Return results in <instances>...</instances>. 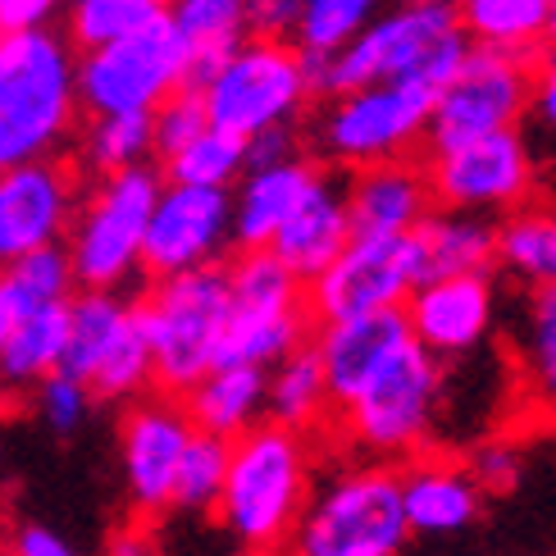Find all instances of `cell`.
<instances>
[{
  "mask_svg": "<svg viewBox=\"0 0 556 556\" xmlns=\"http://www.w3.org/2000/svg\"><path fill=\"white\" fill-rule=\"evenodd\" d=\"M466 51L470 33L456 5L410 0L365 23L342 51H301V74H306L311 101H329L338 91L369 83H425L438 91L460 68Z\"/></svg>",
  "mask_w": 556,
  "mask_h": 556,
  "instance_id": "6da1fadb",
  "label": "cell"
},
{
  "mask_svg": "<svg viewBox=\"0 0 556 556\" xmlns=\"http://www.w3.org/2000/svg\"><path fill=\"white\" fill-rule=\"evenodd\" d=\"M78 46L60 28L0 33V169L55 155L78 124Z\"/></svg>",
  "mask_w": 556,
  "mask_h": 556,
  "instance_id": "7a4b0ae2",
  "label": "cell"
},
{
  "mask_svg": "<svg viewBox=\"0 0 556 556\" xmlns=\"http://www.w3.org/2000/svg\"><path fill=\"white\" fill-rule=\"evenodd\" d=\"M311 502V443L306 433L261 420L233 438L224 493L215 502L219 525L242 547L256 552H288L301 511Z\"/></svg>",
  "mask_w": 556,
  "mask_h": 556,
  "instance_id": "3957f363",
  "label": "cell"
},
{
  "mask_svg": "<svg viewBox=\"0 0 556 556\" xmlns=\"http://www.w3.org/2000/svg\"><path fill=\"white\" fill-rule=\"evenodd\" d=\"M443 392H447L443 361L425 342H415V333H406L375 365V375L338 406L333 425L346 443H356L375 460H410L429 443Z\"/></svg>",
  "mask_w": 556,
  "mask_h": 556,
  "instance_id": "277c9868",
  "label": "cell"
},
{
  "mask_svg": "<svg viewBox=\"0 0 556 556\" xmlns=\"http://www.w3.org/2000/svg\"><path fill=\"white\" fill-rule=\"evenodd\" d=\"M137 315H142L155 356V388L182 397L197 379H205L219 365V346L228 319H233L228 261L151 278L147 296L137 301Z\"/></svg>",
  "mask_w": 556,
  "mask_h": 556,
  "instance_id": "5b68a950",
  "label": "cell"
},
{
  "mask_svg": "<svg viewBox=\"0 0 556 556\" xmlns=\"http://www.w3.org/2000/svg\"><path fill=\"white\" fill-rule=\"evenodd\" d=\"M410 543V520L402 502V470L388 460L333 475L311 489L288 556H397Z\"/></svg>",
  "mask_w": 556,
  "mask_h": 556,
  "instance_id": "8992f818",
  "label": "cell"
},
{
  "mask_svg": "<svg viewBox=\"0 0 556 556\" xmlns=\"http://www.w3.org/2000/svg\"><path fill=\"white\" fill-rule=\"evenodd\" d=\"M160 188H165V169H155L151 160L119 174H101L68 224V261H74L78 288L119 292L142 274V242Z\"/></svg>",
  "mask_w": 556,
  "mask_h": 556,
  "instance_id": "52a82bcc",
  "label": "cell"
},
{
  "mask_svg": "<svg viewBox=\"0 0 556 556\" xmlns=\"http://www.w3.org/2000/svg\"><path fill=\"white\" fill-rule=\"evenodd\" d=\"M438 91L425 83H369L329 97L315 119V147L346 169L406 155L425 142Z\"/></svg>",
  "mask_w": 556,
  "mask_h": 556,
  "instance_id": "ba28073f",
  "label": "cell"
},
{
  "mask_svg": "<svg viewBox=\"0 0 556 556\" xmlns=\"http://www.w3.org/2000/svg\"><path fill=\"white\" fill-rule=\"evenodd\" d=\"M534 60L520 51H502V46L470 41L466 60L456 74L438 87L425 147L443 151L470 137L516 128L529 114V83H534Z\"/></svg>",
  "mask_w": 556,
  "mask_h": 556,
  "instance_id": "9c48e42d",
  "label": "cell"
},
{
  "mask_svg": "<svg viewBox=\"0 0 556 556\" xmlns=\"http://www.w3.org/2000/svg\"><path fill=\"white\" fill-rule=\"evenodd\" d=\"M182 74H188V41L169 14H160L119 41L78 51V101L87 114L155 110L182 87Z\"/></svg>",
  "mask_w": 556,
  "mask_h": 556,
  "instance_id": "30bf717a",
  "label": "cell"
},
{
  "mask_svg": "<svg viewBox=\"0 0 556 556\" xmlns=\"http://www.w3.org/2000/svg\"><path fill=\"white\" fill-rule=\"evenodd\" d=\"M201 97L211 110V124L238 137L292 124L301 105L311 101L306 74H301V51L292 41L247 37Z\"/></svg>",
  "mask_w": 556,
  "mask_h": 556,
  "instance_id": "8fae6325",
  "label": "cell"
},
{
  "mask_svg": "<svg viewBox=\"0 0 556 556\" xmlns=\"http://www.w3.org/2000/svg\"><path fill=\"white\" fill-rule=\"evenodd\" d=\"M433 201L452 211L479 215H511L539 188V160L520 128H497L456 142L443 151H429L425 160Z\"/></svg>",
  "mask_w": 556,
  "mask_h": 556,
  "instance_id": "7c38bea8",
  "label": "cell"
},
{
  "mask_svg": "<svg viewBox=\"0 0 556 556\" xmlns=\"http://www.w3.org/2000/svg\"><path fill=\"white\" fill-rule=\"evenodd\" d=\"M415 283H425L415 233H356L342 256L306 283V306L315 324L392 311L406 306Z\"/></svg>",
  "mask_w": 556,
  "mask_h": 556,
  "instance_id": "4fadbf2b",
  "label": "cell"
},
{
  "mask_svg": "<svg viewBox=\"0 0 556 556\" xmlns=\"http://www.w3.org/2000/svg\"><path fill=\"white\" fill-rule=\"evenodd\" d=\"M228 247H233V188H197V182L165 178L147 224L142 274L169 278L215 265Z\"/></svg>",
  "mask_w": 556,
  "mask_h": 556,
  "instance_id": "5bb4252c",
  "label": "cell"
},
{
  "mask_svg": "<svg viewBox=\"0 0 556 556\" xmlns=\"http://www.w3.org/2000/svg\"><path fill=\"white\" fill-rule=\"evenodd\" d=\"M192 415L174 392H147V397L128 402L119 452H124V483L128 497L142 516H160L174 506V479L182 466V452L192 443Z\"/></svg>",
  "mask_w": 556,
  "mask_h": 556,
  "instance_id": "9a60e30c",
  "label": "cell"
},
{
  "mask_svg": "<svg viewBox=\"0 0 556 556\" xmlns=\"http://www.w3.org/2000/svg\"><path fill=\"white\" fill-rule=\"evenodd\" d=\"M78 215V178L55 155L0 169V265L64 242Z\"/></svg>",
  "mask_w": 556,
  "mask_h": 556,
  "instance_id": "2e32d148",
  "label": "cell"
},
{
  "mask_svg": "<svg viewBox=\"0 0 556 556\" xmlns=\"http://www.w3.org/2000/svg\"><path fill=\"white\" fill-rule=\"evenodd\" d=\"M402 311H406L415 342H425L443 365L460 361V356H475L497 324L493 274L475 269V274L425 278V283H415V292L406 296Z\"/></svg>",
  "mask_w": 556,
  "mask_h": 556,
  "instance_id": "e0dca14e",
  "label": "cell"
},
{
  "mask_svg": "<svg viewBox=\"0 0 556 556\" xmlns=\"http://www.w3.org/2000/svg\"><path fill=\"white\" fill-rule=\"evenodd\" d=\"M429 169L410 155H392L361 165L346 178V211H352V233H415L433 211Z\"/></svg>",
  "mask_w": 556,
  "mask_h": 556,
  "instance_id": "ac0fdd59",
  "label": "cell"
},
{
  "mask_svg": "<svg viewBox=\"0 0 556 556\" xmlns=\"http://www.w3.org/2000/svg\"><path fill=\"white\" fill-rule=\"evenodd\" d=\"M506 356L520 415L529 425L556 429V288H529L506 324Z\"/></svg>",
  "mask_w": 556,
  "mask_h": 556,
  "instance_id": "d6986e66",
  "label": "cell"
},
{
  "mask_svg": "<svg viewBox=\"0 0 556 556\" xmlns=\"http://www.w3.org/2000/svg\"><path fill=\"white\" fill-rule=\"evenodd\" d=\"M352 238L356 233H352V211H346V178L319 169L315 188L288 215V224L274 233L269 251L301 278V283H311V278H319L342 256V247Z\"/></svg>",
  "mask_w": 556,
  "mask_h": 556,
  "instance_id": "ffe728a7",
  "label": "cell"
},
{
  "mask_svg": "<svg viewBox=\"0 0 556 556\" xmlns=\"http://www.w3.org/2000/svg\"><path fill=\"white\" fill-rule=\"evenodd\" d=\"M410 333L406 311H369V315H346V319H324L311 329V346L319 352L324 379L333 392V410L352 397V392L375 375V365Z\"/></svg>",
  "mask_w": 556,
  "mask_h": 556,
  "instance_id": "44dd1931",
  "label": "cell"
},
{
  "mask_svg": "<svg viewBox=\"0 0 556 556\" xmlns=\"http://www.w3.org/2000/svg\"><path fill=\"white\" fill-rule=\"evenodd\" d=\"M402 502L415 539H452L475 529L483 516V489L470 466H456L447 456L406 460L402 470Z\"/></svg>",
  "mask_w": 556,
  "mask_h": 556,
  "instance_id": "7402d4cb",
  "label": "cell"
},
{
  "mask_svg": "<svg viewBox=\"0 0 556 556\" xmlns=\"http://www.w3.org/2000/svg\"><path fill=\"white\" fill-rule=\"evenodd\" d=\"M315 178H319V165L311 155H292L265 169H247L233 188V247L238 251L269 247L278 228L288 224V215L306 201Z\"/></svg>",
  "mask_w": 556,
  "mask_h": 556,
  "instance_id": "603a6c76",
  "label": "cell"
},
{
  "mask_svg": "<svg viewBox=\"0 0 556 556\" xmlns=\"http://www.w3.org/2000/svg\"><path fill=\"white\" fill-rule=\"evenodd\" d=\"M192 425L219 438H238L261 425L269 406V369L261 365H215L205 379L182 392Z\"/></svg>",
  "mask_w": 556,
  "mask_h": 556,
  "instance_id": "cb8c5ba5",
  "label": "cell"
},
{
  "mask_svg": "<svg viewBox=\"0 0 556 556\" xmlns=\"http://www.w3.org/2000/svg\"><path fill=\"white\" fill-rule=\"evenodd\" d=\"M420 242V269L425 278L443 274H475L497 265V219L479 211H452V205H433L425 224L415 228Z\"/></svg>",
  "mask_w": 556,
  "mask_h": 556,
  "instance_id": "d4e9b609",
  "label": "cell"
},
{
  "mask_svg": "<svg viewBox=\"0 0 556 556\" xmlns=\"http://www.w3.org/2000/svg\"><path fill=\"white\" fill-rule=\"evenodd\" d=\"M265 415L274 425L296 429V433H319L333 429V392L324 379L319 352L311 342H301L296 352H288L278 365H269V406Z\"/></svg>",
  "mask_w": 556,
  "mask_h": 556,
  "instance_id": "484cf974",
  "label": "cell"
},
{
  "mask_svg": "<svg viewBox=\"0 0 556 556\" xmlns=\"http://www.w3.org/2000/svg\"><path fill=\"white\" fill-rule=\"evenodd\" d=\"M68 342V301L37 306L18 319L10 342L0 346V383L10 388H37L46 375H55Z\"/></svg>",
  "mask_w": 556,
  "mask_h": 556,
  "instance_id": "4316f807",
  "label": "cell"
},
{
  "mask_svg": "<svg viewBox=\"0 0 556 556\" xmlns=\"http://www.w3.org/2000/svg\"><path fill=\"white\" fill-rule=\"evenodd\" d=\"M497 265L529 288H556V201H525L497 224Z\"/></svg>",
  "mask_w": 556,
  "mask_h": 556,
  "instance_id": "83f0119b",
  "label": "cell"
},
{
  "mask_svg": "<svg viewBox=\"0 0 556 556\" xmlns=\"http://www.w3.org/2000/svg\"><path fill=\"white\" fill-rule=\"evenodd\" d=\"M228 288H233V315H283L311 311L306 283L274 256L269 247H247L228 261Z\"/></svg>",
  "mask_w": 556,
  "mask_h": 556,
  "instance_id": "f1b7e54d",
  "label": "cell"
},
{
  "mask_svg": "<svg viewBox=\"0 0 556 556\" xmlns=\"http://www.w3.org/2000/svg\"><path fill=\"white\" fill-rule=\"evenodd\" d=\"M470 41L502 46V51L539 55L552 23V0H456Z\"/></svg>",
  "mask_w": 556,
  "mask_h": 556,
  "instance_id": "f546056e",
  "label": "cell"
},
{
  "mask_svg": "<svg viewBox=\"0 0 556 556\" xmlns=\"http://www.w3.org/2000/svg\"><path fill=\"white\" fill-rule=\"evenodd\" d=\"M155 160V128L151 110H119V114H91L83 132V165L91 174H119L132 165Z\"/></svg>",
  "mask_w": 556,
  "mask_h": 556,
  "instance_id": "4dcf8cb0",
  "label": "cell"
},
{
  "mask_svg": "<svg viewBox=\"0 0 556 556\" xmlns=\"http://www.w3.org/2000/svg\"><path fill=\"white\" fill-rule=\"evenodd\" d=\"M169 182H197V188H233L247 174V137L224 132V128H205L201 137H192L182 151H174L169 160H160Z\"/></svg>",
  "mask_w": 556,
  "mask_h": 556,
  "instance_id": "1f68e13d",
  "label": "cell"
},
{
  "mask_svg": "<svg viewBox=\"0 0 556 556\" xmlns=\"http://www.w3.org/2000/svg\"><path fill=\"white\" fill-rule=\"evenodd\" d=\"M68 23L64 33L78 51H97L105 41H119L137 28H147L165 14V0H64Z\"/></svg>",
  "mask_w": 556,
  "mask_h": 556,
  "instance_id": "d6a6232c",
  "label": "cell"
},
{
  "mask_svg": "<svg viewBox=\"0 0 556 556\" xmlns=\"http://www.w3.org/2000/svg\"><path fill=\"white\" fill-rule=\"evenodd\" d=\"M228 460H233V438L197 429L174 479V506H182V511H215L228 479Z\"/></svg>",
  "mask_w": 556,
  "mask_h": 556,
  "instance_id": "836d02e7",
  "label": "cell"
},
{
  "mask_svg": "<svg viewBox=\"0 0 556 556\" xmlns=\"http://www.w3.org/2000/svg\"><path fill=\"white\" fill-rule=\"evenodd\" d=\"M169 23L188 46H238L247 41V0H165Z\"/></svg>",
  "mask_w": 556,
  "mask_h": 556,
  "instance_id": "e575fe53",
  "label": "cell"
},
{
  "mask_svg": "<svg viewBox=\"0 0 556 556\" xmlns=\"http://www.w3.org/2000/svg\"><path fill=\"white\" fill-rule=\"evenodd\" d=\"M383 0H306L296 46L301 51H342L365 23L379 18Z\"/></svg>",
  "mask_w": 556,
  "mask_h": 556,
  "instance_id": "d590c367",
  "label": "cell"
},
{
  "mask_svg": "<svg viewBox=\"0 0 556 556\" xmlns=\"http://www.w3.org/2000/svg\"><path fill=\"white\" fill-rule=\"evenodd\" d=\"M5 269L18 292L33 301V306H51V301H68L78 292V278H74V261H68V247L64 242H51V247H37L28 256H18Z\"/></svg>",
  "mask_w": 556,
  "mask_h": 556,
  "instance_id": "8d00e7d4",
  "label": "cell"
},
{
  "mask_svg": "<svg viewBox=\"0 0 556 556\" xmlns=\"http://www.w3.org/2000/svg\"><path fill=\"white\" fill-rule=\"evenodd\" d=\"M151 128H155V160H169L174 151H182L211 128V110H205V97L192 87H178L169 91L165 101L151 110Z\"/></svg>",
  "mask_w": 556,
  "mask_h": 556,
  "instance_id": "74e56055",
  "label": "cell"
},
{
  "mask_svg": "<svg viewBox=\"0 0 556 556\" xmlns=\"http://www.w3.org/2000/svg\"><path fill=\"white\" fill-rule=\"evenodd\" d=\"M33 397H37V415H41V425L68 438V433H78L83 420H87V410H91V388L74 375H64V369H55V375H46L37 388H33Z\"/></svg>",
  "mask_w": 556,
  "mask_h": 556,
  "instance_id": "f35d334b",
  "label": "cell"
},
{
  "mask_svg": "<svg viewBox=\"0 0 556 556\" xmlns=\"http://www.w3.org/2000/svg\"><path fill=\"white\" fill-rule=\"evenodd\" d=\"M301 10H306V0H247V33L274 37V41H296Z\"/></svg>",
  "mask_w": 556,
  "mask_h": 556,
  "instance_id": "ab89813d",
  "label": "cell"
},
{
  "mask_svg": "<svg viewBox=\"0 0 556 556\" xmlns=\"http://www.w3.org/2000/svg\"><path fill=\"white\" fill-rule=\"evenodd\" d=\"M520 470H525L520 452H516V447H506V443L479 447L475 460H470V475L479 479V489H483V493H516Z\"/></svg>",
  "mask_w": 556,
  "mask_h": 556,
  "instance_id": "60d3db41",
  "label": "cell"
},
{
  "mask_svg": "<svg viewBox=\"0 0 556 556\" xmlns=\"http://www.w3.org/2000/svg\"><path fill=\"white\" fill-rule=\"evenodd\" d=\"M529 119L543 137H556V46L552 55L534 60V83H529Z\"/></svg>",
  "mask_w": 556,
  "mask_h": 556,
  "instance_id": "b9f144b4",
  "label": "cell"
},
{
  "mask_svg": "<svg viewBox=\"0 0 556 556\" xmlns=\"http://www.w3.org/2000/svg\"><path fill=\"white\" fill-rule=\"evenodd\" d=\"M301 155V137L292 124H274V128H261L247 137V169H265V165H278V160H292Z\"/></svg>",
  "mask_w": 556,
  "mask_h": 556,
  "instance_id": "7bdbcfd3",
  "label": "cell"
},
{
  "mask_svg": "<svg viewBox=\"0 0 556 556\" xmlns=\"http://www.w3.org/2000/svg\"><path fill=\"white\" fill-rule=\"evenodd\" d=\"M64 10V0H0V33L46 28Z\"/></svg>",
  "mask_w": 556,
  "mask_h": 556,
  "instance_id": "ee69618b",
  "label": "cell"
},
{
  "mask_svg": "<svg viewBox=\"0 0 556 556\" xmlns=\"http://www.w3.org/2000/svg\"><path fill=\"white\" fill-rule=\"evenodd\" d=\"M14 556H78V552L46 525H23L14 534Z\"/></svg>",
  "mask_w": 556,
  "mask_h": 556,
  "instance_id": "f6af8a7d",
  "label": "cell"
},
{
  "mask_svg": "<svg viewBox=\"0 0 556 556\" xmlns=\"http://www.w3.org/2000/svg\"><path fill=\"white\" fill-rule=\"evenodd\" d=\"M33 311H37V306L18 292L14 278H10L5 269H0V346L10 342V333L18 329V319H23V315H33Z\"/></svg>",
  "mask_w": 556,
  "mask_h": 556,
  "instance_id": "bcb514c9",
  "label": "cell"
},
{
  "mask_svg": "<svg viewBox=\"0 0 556 556\" xmlns=\"http://www.w3.org/2000/svg\"><path fill=\"white\" fill-rule=\"evenodd\" d=\"M110 556H155V547L142 529H124V534L110 543Z\"/></svg>",
  "mask_w": 556,
  "mask_h": 556,
  "instance_id": "7dc6e473",
  "label": "cell"
},
{
  "mask_svg": "<svg viewBox=\"0 0 556 556\" xmlns=\"http://www.w3.org/2000/svg\"><path fill=\"white\" fill-rule=\"evenodd\" d=\"M529 147H534V142H529ZM534 160H539V182L547 188V197H556V137H547L543 151L534 147Z\"/></svg>",
  "mask_w": 556,
  "mask_h": 556,
  "instance_id": "c3c4849f",
  "label": "cell"
},
{
  "mask_svg": "<svg viewBox=\"0 0 556 556\" xmlns=\"http://www.w3.org/2000/svg\"><path fill=\"white\" fill-rule=\"evenodd\" d=\"M547 41L556 46V0H552V23H547Z\"/></svg>",
  "mask_w": 556,
  "mask_h": 556,
  "instance_id": "681fc988",
  "label": "cell"
},
{
  "mask_svg": "<svg viewBox=\"0 0 556 556\" xmlns=\"http://www.w3.org/2000/svg\"><path fill=\"white\" fill-rule=\"evenodd\" d=\"M242 556H269V552H256V547H247V552H242Z\"/></svg>",
  "mask_w": 556,
  "mask_h": 556,
  "instance_id": "f907efd6",
  "label": "cell"
},
{
  "mask_svg": "<svg viewBox=\"0 0 556 556\" xmlns=\"http://www.w3.org/2000/svg\"><path fill=\"white\" fill-rule=\"evenodd\" d=\"M429 5H456V0H429Z\"/></svg>",
  "mask_w": 556,
  "mask_h": 556,
  "instance_id": "816d5d0a",
  "label": "cell"
}]
</instances>
